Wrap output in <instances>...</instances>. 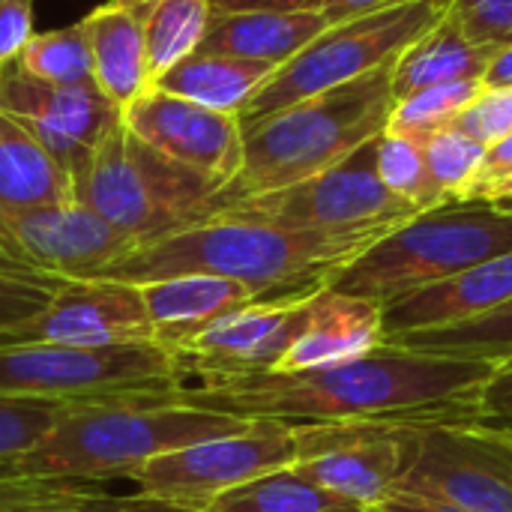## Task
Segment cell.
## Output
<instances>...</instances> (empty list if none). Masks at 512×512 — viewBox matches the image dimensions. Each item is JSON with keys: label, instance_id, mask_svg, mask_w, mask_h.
Returning a JSON list of instances; mask_svg holds the SVG:
<instances>
[{"label": "cell", "instance_id": "obj_44", "mask_svg": "<svg viewBox=\"0 0 512 512\" xmlns=\"http://www.w3.org/2000/svg\"><path fill=\"white\" fill-rule=\"evenodd\" d=\"M483 87H504L512 90V45H504L492 54L486 72H483Z\"/></svg>", "mask_w": 512, "mask_h": 512}, {"label": "cell", "instance_id": "obj_7", "mask_svg": "<svg viewBox=\"0 0 512 512\" xmlns=\"http://www.w3.org/2000/svg\"><path fill=\"white\" fill-rule=\"evenodd\" d=\"M183 384L177 360L156 348L75 351L0 333V399H75L168 405Z\"/></svg>", "mask_w": 512, "mask_h": 512}, {"label": "cell", "instance_id": "obj_29", "mask_svg": "<svg viewBox=\"0 0 512 512\" xmlns=\"http://www.w3.org/2000/svg\"><path fill=\"white\" fill-rule=\"evenodd\" d=\"M12 63L51 84H96L84 18L60 30L33 33Z\"/></svg>", "mask_w": 512, "mask_h": 512}, {"label": "cell", "instance_id": "obj_37", "mask_svg": "<svg viewBox=\"0 0 512 512\" xmlns=\"http://www.w3.org/2000/svg\"><path fill=\"white\" fill-rule=\"evenodd\" d=\"M96 492V483H72V480H42L15 474L9 465H0V512L42 504V501H63L75 495Z\"/></svg>", "mask_w": 512, "mask_h": 512}, {"label": "cell", "instance_id": "obj_11", "mask_svg": "<svg viewBox=\"0 0 512 512\" xmlns=\"http://www.w3.org/2000/svg\"><path fill=\"white\" fill-rule=\"evenodd\" d=\"M402 477L396 489L447 498L468 512H512V435L474 423L396 426Z\"/></svg>", "mask_w": 512, "mask_h": 512}, {"label": "cell", "instance_id": "obj_36", "mask_svg": "<svg viewBox=\"0 0 512 512\" xmlns=\"http://www.w3.org/2000/svg\"><path fill=\"white\" fill-rule=\"evenodd\" d=\"M456 126L483 147H492L495 141L507 138L512 132V90L483 87L474 102L459 114Z\"/></svg>", "mask_w": 512, "mask_h": 512}, {"label": "cell", "instance_id": "obj_48", "mask_svg": "<svg viewBox=\"0 0 512 512\" xmlns=\"http://www.w3.org/2000/svg\"><path fill=\"white\" fill-rule=\"evenodd\" d=\"M117 3H123V6H144V3H153V0H117Z\"/></svg>", "mask_w": 512, "mask_h": 512}, {"label": "cell", "instance_id": "obj_34", "mask_svg": "<svg viewBox=\"0 0 512 512\" xmlns=\"http://www.w3.org/2000/svg\"><path fill=\"white\" fill-rule=\"evenodd\" d=\"M66 282L69 279L63 276L0 270V333H9L42 315Z\"/></svg>", "mask_w": 512, "mask_h": 512}, {"label": "cell", "instance_id": "obj_5", "mask_svg": "<svg viewBox=\"0 0 512 512\" xmlns=\"http://www.w3.org/2000/svg\"><path fill=\"white\" fill-rule=\"evenodd\" d=\"M512 252V216L492 201H447L387 231L327 288L390 306L474 264Z\"/></svg>", "mask_w": 512, "mask_h": 512}, {"label": "cell", "instance_id": "obj_16", "mask_svg": "<svg viewBox=\"0 0 512 512\" xmlns=\"http://www.w3.org/2000/svg\"><path fill=\"white\" fill-rule=\"evenodd\" d=\"M297 435L300 456L291 471L357 507H378L402 477L405 459L396 426H297Z\"/></svg>", "mask_w": 512, "mask_h": 512}, {"label": "cell", "instance_id": "obj_39", "mask_svg": "<svg viewBox=\"0 0 512 512\" xmlns=\"http://www.w3.org/2000/svg\"><path fill=\"white\" fill-rule=\"evenodd\" d=\"M483 423L495 429H512V363L495 369V375L480 390Z\"/></svg>", "mask_w": 512, "mask_h": 512}, {"label": "cell", "instance_id": "obj_12", "mask_svg": "<svg viewBox=\"0 0 512 512\" xmlns=\"http://www.w3.org/2000/svg\"><path fill=\"white\" fill-rule=\"evenodd\" d=\"M135 243L78 201L0 207V270L93 279Z\"/></svg>", "mask_w": 512, "mask_h": 512}, {"label": "cell", "instance_id": "obj_1", "mask_svg": "<svg viewBox=\"0 0 512 512\" xmlns=\"http://www.w3.org/2000/svg\"><path fill=\"white\" fill-rule=\"evenodd\" d=\"M495 369L489 360L414 354L384 342L366 357L324 369L201 375L183 381L168 405L288 426L474 423L483 420L480 390Z\"/></svg>", "mask_w": 512, "mask_h": 512}, {"label": "cell", "instance_id": "obj_4", "mask_svg": "<svg viewBox=\"0 0 512 512\" xmlns=\"http://www.w3.org/2000/svg\"><path fill=\"white\" fill-rule=\"evenodd\" d=\"M246 426L249 420L183 405L87 402L69 408L39 444L9 468L24 477L99 486L120 477L126 480L162 453L222 438Z\"/></svg>", "mask_w": 512, "mask_h": 512}, {"label": "cell", "instance_id": "obj_15", "mask_svg": "<svg viewBox=\"0 0 512 512\" xmlns=\"http://www.w3.org/2000/svg\"><path fill=\"white\" fill-rule=\"evenodd\" d=\"M120 120L135 138L198 171L216 183L219 192L243 165V126L234 114H222L147 87L120 111Z\"/></svg>", "mask_w": 512, "mask_h": 512}, {"label": "cell", "instance_id": "obj_40", "mask_svg": "<svg viewBox=\"0 0 512 512\" xmlns=\"http://www.w3.org/2000/svg\"><path fill=\"white\" fill-rule=\"evenodd\" d=\"M141 507V498H114L105 492H87V495H75V498H63V501H42V504H27V507H15L9 512H135Z\"/></svg>", "mask_w": 512, "mask_h": 512}, {"label": "cell", "instance_id": "obj_51", "mask_svg": "<svg viewBox=\"0 0 512 512\" xmlns=\"http://www.w3.org/2000/svg\"><path fill=\"white\" fill-rule=\"evenodd\" d=\"M510 363H512V360H510Z\"/></svg>", "mask_w": 512, "mask_h": 512}, {"label": "cell", "instance_id": "obj_27", "mask_svg": "<svg viewBox=\"0 0 512 512\" xmlns=\"http://www.w3.org/2000/svg\"><path fill=\"white\" fill-rule=\"evenodd\" d=\"M204 512H372L357 507L309 480L291 468L258 477L240 489H231Z\"/></svg>", "mask_w": 512, "mask_h": 512}, {"label": "cell", "instance_id": "obj_9", "mask_svg": "<svg viewBox=\"0 0 512 512\" xmlns=\"http://www.w3.org/2000/svg\"><path fill=\"white\" fill-rule=\"evenodd\" d=\"M297 456V426L276 420H252L240 432L162 453L144 462L126 480L135 483V495L144 501L171 510L204 512L231 489L291 468Z\"/></svg>", "mask_w": 512, "mask_h": 512}, {"label": "cell", "instance_id": "obj_6", "mask_svg": "<svg viewBox=\"0 0 512 512\" xmlns=\"http://www.w3.org/2000/svg\"><path fill=\"white\" fill-rule=\"evenodd\" d=\"M75 201L135 246L204 222L219 186L135 138L123 120L99 141L72 180Z\"/></svg>", "mask_w": 512, "mask_h": 512}, {"label": "cell", "instance_id": "obj_14", "mask_svg": "<svg viewBox=\"0 0 512 512\" xmlns=\"http://www.w3.org/2000/svg\"><path fill=\"white\" fill-rule=\"evenodd\" d=\"M312 294L315 291L255 300L213 321L174 354L183 381L201 375H243L276 369L306 327Z\"/></svg>", "mask_w": 512, "mask_h": 512}, {"label": "cell", "instance_id": "obj_50", "mask_svg": "<svg viewBox=\"0 0 512 512\" xmlns=\"http://www.w3.org/2000/svg\"><path fill=\"white\" fill-rule=\"evenodd\" d=\"M504 432H510V435H512V429H504Z\"/></svg>", "mask_w": 512, "mask_h": 512}, {"label": "cell", "instance_id": "obj_17", "mask_svg": "<svg viewBox=\"0 0 512 512\" xmlns=\"http://www.w3.org/2000/svg\"><path fill=\"white\" fill-rule=\"evenodd\" d=\"M24 342L111 351L153 345V324L138 285L114 279H69L51 306L21 324Z\"/></svg>", "mask_w": 512, "mask_h": 512}, {"label": "cell", "instance_id": "obj_23", "mask_svg": "<svg viewBox=\"0 0 512 512\" xmlns=\"http://www.w3.org/2000/svg\"><path fill=\"white\" fill-rule=\"evenodd\" d=\"M495 51L498 48L468 39L462 27L444 12L420 39H414L390 63L393 99L399 102L411 93L441 87V84L480 81Z\"/></svg>", "mask_w": 512, "mask_h": 512}, {"label": "cell", "instance_id": "obj_49", "mask_svg": "<svg viewBox=\"0 0 512 512\" xmlns=\"http://www.w3.org/2000/svg\"><path fill=\"white\" fill-rule=\"evenodd\" d=\"M435 3H438V6H441V9H444V6H447V3H450V0H435Z\"/></svg>", "mask_w": 512, "mask_h": 512}, {"label": "cell", "instance_id": "obj_32", "mask_svg": "<svg viewBox=\"0 0 512 512\" xmlns=\"http://www.w3.org/2000/svg\"><path fill=\"white\" fill-rule=\"evenodd\" d=\"M420 144L426 153L432 183L438 186L444 201H462L465 189L480 174L486 147L480 141H474L468 132H462L456 123L420 138Z\"/></svg>", "mask_w": 512, "mask_h": 512}, {"label": "cell", "instance_id": "obj_30", "mask_svg": "<svg viewBox=\"0 0 512 512\" xmlns=\"http://www.w3.org/2000/svg\"><path fill=\"white\" fill-rule=\"evenodd\" d=\"M378 177L396 198L417 207L420 213L447 204L438 186L432 183L423 144L411 135L384 132L378 138Z\"/></svg>", "mask_w": 512, "mask_h": 512}, {"label": "cell", "instance_id": "obj_45", "mask_svg": "<svg viewBox=\"0 0 512 512\" xmlns=\"http://www.w3.org/2000/svg\"><path fill=\"white\" fill-rule=\"evenodd\" d=\"M504 195H512V171L507 177H501L498 183L489 186V192L483 195V201H495V198H504Z\"/></svg>", "mask_w": 512, "mask_h": 512}, {"label": "cell", "instance_id": "obj_10", "mask_svg": "<svg viewBox=\"0 0 512 512\" xmlns=\"http://www.w3.org/2000/svg\"><path fill=\"white\" fill-rule=\"evenodd\" d=\"M420 210L396 198L378 177V138L339 165L294 186L222 204L213 216L270 222L303 231H366L396 228Z\"/></svg>", "mask_w": 512, "mask_h": 512}, {"label": "cell", "instance_id": "obj_21", "mask_svg": "<svg viewBox=\"0 0 512 512\" xmlns=\"http://www.w3.org/2000/svg\"><path fill=\"white\" fill-rule=\"evenodd\" d=\"M144 6H123L117 0L99 6L84 15L90 57H93V81L96 87L123 111L135 102L147 87V51H144Z\"/></svg>", "mask_w": 512, "mask_h": 512}, {"label": "cell", "instance_id": "obj_19", "mask_svg": "<svg viewBox=\"0 0 512 512\" xmlns=\"http://www.w3.org/2000/svg\"><path fill=\"white\" fill-rule=\"evenodd\" d=\"M384 345V318L381 306L321 288L312 294L309 318L303 333L294 339L288 354L273 372H303L339 366L357 357L372 354Z\"/></svg>", "mask_w": 512, "mask_h": 512}, {"label": "cell", "instance_id": "obj_18", "mask_svg": "<svg viewBox=\"0 0 512 512\" xmlns=\"http://www.w3.org/2000/svg\"><path fill=\"white\" fill-rule=\"evenodd\" d=\"M512 300V252L474 264L381 309L384 339L474 321Z\"/></svg>", "mask_w": 512, "mask_h": 512}, {"label": "cell", "instance_id": "obj_43", "mask_svg": "<svg viewBox=\"0 0 512 512\" xmlns=\"http://www.w3.org/2000/svg\"><path fill=\"white\" fill-rule=\"evenodd\" d=\"M315 0H210V12H249V9H273V12H300L312 9Z\"/></svg>", "mask_w": 512, "mask_h": 512}, {"label": "cell", "instance_id": "obj_38", "mask_svg": "<svg viewBox=\"0 0 512 512\" xmlns=\"http://www.w3.org/2000/svg\"><path fill=\"white\" fill-rule=\"evenodd\" d=\"M36 0H0V69L9 66L33 36Z\"/></svg>", "mask_w": 512, "mask_h": 512}, {"label": "cell", "instance_id": "obj_42", "mask_svg": "<svg viewBox=\"0 0 512 512\" xmlns=\"http://www.w3.org/2000/svg\"><path fill=\"white\" fill-rule=\"evenodd\" d=\"M399 3H408V0H315L312 9L321 12L327 24H342V21H354V18H363L390 6H399Z\"/></svg>", "mask_w": 512, "mask_h": 512}, {"label": "cell", "instance_id": "obj_31", "mask_svg": "<svg viewBox=\"0 0 512 512\" xmlns=\"http://www.w3.org/2000/svg\"><path fill=\"white\" fill-rule=\"evenodd\" d=\"M480 90H483V81H456V84H441V87L411 93L393 105L387 132L411 135L420 141L444 126H453Z\"/></svg>", "mask_w": 512, "mask_h": 512}, {"label": "cell", "instance_id": "obj_26", "mask_svg": "<svg viewBox=\"0 0 512 512\" xmlns=\"http://www.w3.org/2000/svg\"><path fill=\"white\" fill-rule=\"evenodd\" d=\"M384 342L414 351V354L453 357V360H489V363L504 366L512 360V300L474 321L402 333Z\"/></svg>", "mask_w": 512, "mask_h": 512}, {"label": "cell", "instance_id": "obj_35", "mask_svg": "<svg viewBox=\"0 0 512 512\" xmlns=\"http://www.w3.org/2000/svg\"><path fill=\"white\" fill-rule=\"evenodd\" d=\"M444 12L480 45H512V0H450Z\"/></svg>", "mask_w": 512, "mask_h": 512}, {"label": "cell", "instance_id": "obj_28", "mask_svg": "<svg viewBox=\"0 0 512 512\" xmlns=\"http://www.w3.org/2000/svg\"><path fill=\"white\" fill-rule=\"evenodd\" d=\"M147 6L150 9L144 21V51L147 75L153 84L162 72L198 51L213 12L210 0H153Z\"/></svg>", "mask_w": 512, "mask_h": 512}, {"label": "cell", "instance_id": "obj_33", "mask_svg": "<svg viewBox=\"0 0 512 512\" xmlns=\"http://www.w3.org/2000/svg\"><path fill=\"white\" fill-rule=\"evenodd\" d=\"M75 405V399H0V465H12Z\"/></svg>", "mask_w": 512, "mask_h": 512}, {"label": "cell", "instance_id": "obj_8", "mask_svg": "<svg viewBox=\"0 0 512 512\" xmlns=\"http://www.w3.org/2000/svg\"><path fill=\"white\" fill-rule=\"evenodd\" d=\"M441 15L444 9L435 0H408L354 21L330 24L255 90V96L237 114L240 126H255L258 120L294 102L390 66Z\"/></svg>", "mask_w": 512, "mask_h": 512}, {"label": "cell", "instance_id": "obj_46", "mask_svg": "<svg viewBox=\"0 0 512 512\" xmlns=\"http://www.w3.org/2000/svg\"><path fill=\"white\" fill-rule=\"evenodd\" d=\"M135 512H183V510H171V507H162V504H153V501H144L141 498V507Z\"/></svg>", "mask_w": 512, "mask_h": 512}, {"label": "cell", "instance_id": "obj_3", "mask_svg": "<svg viewBox=\"0 0 512 512\" xmlns=\"http://www.w3.org/2000/svg\"><path fill=\"white\" fill-rule=\"evenodd\" d=\"M393 105L390 66H381L351 84L309 96L246 126L243 165L216 195L213 213L222 204L276 192L339 165L387 132Z\"/></svg>", "mask_w": 512, "mask_h": 512}, {"label": "cell", "instance_id": "obj_47", "mask_svg": "<svg viewBox=\"0 0 512 512\" xmlns=\"http://www.w3.org/2000/svg\"><path fill=\"white\" fill-rule=\"evenodd\" d=\"M492 204H495L498 210H504V213H510V216H512V195H504V198H495Z\"/></svg>", "mask_w": 512, "mask_h": 512}, {"label": "cell", "instance_id": "obj_41", "mask_svg": "<svg viewBox=\"0 0 512 512\" xmlns=\"http://www.w3.org/2000/svg\"><path fill=\"white\" fill-rule=\"evenodd\" d=\"M372 512H468L459 504L447 501V498H435V495H423V492H405V489H393Z\"/></svg>", "mask_w": 512, "mask_h": 512}, {"label": "cell", "instance_id": "obj_20", "mask_svg": "<svg viewBox=\"0 0 512 512\" xmlns=\"http://www.w3.org/2000/svg\"><path fill=\"white\" fill-rule=\"evenodd\" d=\"M138 288L153 324V345L171 357L213 321L261 300L246 285L219 276H174Z\"/></svg>", "mask_w": 512, "mask_h": 512}, {"label": "cell", "instance_id": "obj_24", "mask_svg": "<svg viewBox=\"0 0 512 512\" xmlns=\"http://www.w3.org/2000/svg\"><path fill=\"white\" fill-rule=\"evenodd\" d=\"M279 66L249 57H231V54H207L192 51L177 66L162 72L150 87L189 99L195 105L222 111V114H240V108L255 96V90L276 72Z\"/></svg>", "mask_w": 512, "mask_h": 512}, {"label": "cell", "instance_id": "obj_2", "mask_svg": "<svg viewBox=\"0 0 512 512\" xmlns=\"http://www.w3.org/2000/svg\"><path fill=\"white\" fill-rule=\"evenodd\" d=\"M399 228V225H396ZM393 228L303 231L270 222L210 216L129 249L93 279L144 285L174 276H219L246 285L261 300L309 294L348 267Z\"/></svg>", "mask_w": 512, "mask_h": 512}, {"label": "cell", "instance_id": "obj_13", "mask_svg": "<svg viewBox=\"0 0 512 512\" xmlns=\"http://www.w3.org/2000/svg\"><path fill=\"white\" fill-rule=\"evenodd\" d=\"M0 111L21 120L72 180L120 123V108L96 84H51L15 63L0 69Z\"/></svg>", "mask_w": 512, "mask_h": 512}, {"label": "cell", "instance_id": "obj_25", "mask_svg": "<svg viewBox=\"0 0 512 512\" xmlns=\"http://www.w3.org/2000/svg\"><path fill=\"white\" fill-rule=\"evenodd\" d=\"M75 201L72 177L36 135L0 111V207H54Z\"/></svg>", "mask_w": 512, "mask_h": 512}, {"label": "cell", "instance_id": "obj_22", "mask_svg": "<svg viewBox=\"0 0 512 512\" xmlns=\"http://www.w3.org/2000/svg\"><path fill=\"white\" fill-rule=\"evenodd\" d=\"M327 27H330L327 18L315 9L219 12V15H210L207 33H204L198 51L249 57V60H264V63L282 66L297 51H303L315 36H321Z\"/></svg>", "mask_w": 512, "mask_h": 512}]
</instances>
